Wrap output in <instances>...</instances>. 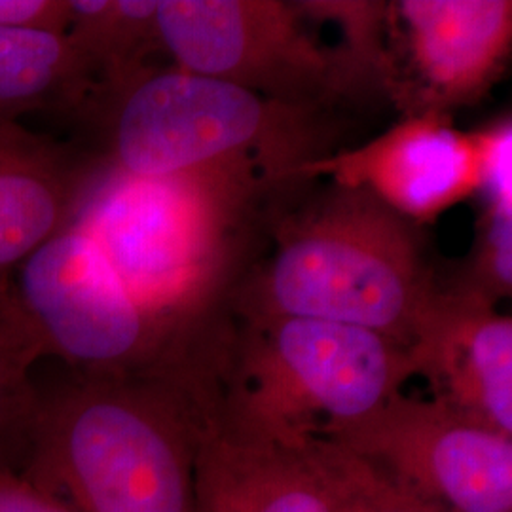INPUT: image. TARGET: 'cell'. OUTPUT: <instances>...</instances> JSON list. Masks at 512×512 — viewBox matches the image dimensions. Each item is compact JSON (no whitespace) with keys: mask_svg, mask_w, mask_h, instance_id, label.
<instances>
[{"mask_svg":"<svg viewBox=\"0 0 512 512\" xmlns=\"http://www.w3.org/2000/svg\"><path fill=\"white\" fill-rule=\"evenodd\" d=\"M71 21V0H0V27L65 35Z\"/></svg>","mask_w":512,"mask_h":512,"instance_id":"ffe728a7","label":"cell"},{"mask_svg":"<svg viewBox=\"0 0 512 512\" xmlns=\"http://www.w3.org/2000/svg\"><path fill=\"white\" fill-rule=\"evenodd\" d=\"M414 376L408 348L378 332L239 315L226 321L217 412L245 433L296 444L365 418Z\"/></svg>","mask_w":512,"mask_h":512,"instance_id":"5b68a950","label":"cell"},{"mask_svg":"<svg viewBox=\"0 0 512 512\" xmlns=\"http://www.w3.org/2000/svg\"><path fill=\"white\" fill-rule=\"evenodd\" d=\"M274 236L232 298L238 315L319 319L412 344L440 289L420 226L366 190L332 184Z\"/></svg>","mask_w":512,"mask_h":512,"instance_id":"3957f363","label":"cell"},{"mask_svg":"<svg viewBox=\"0 0 512 512\" xmlns=\"http://www.w3.org/2000/svg\"><path fill=\"white\" fill-rule=\"evenodd\" d=\"M156 29L177 69L275 101L327 109L355 92L340 52L311 37L298 2L158 0Z\"/></svg>","mask_w":512,"mask_h":512,"instance_id":"52a82bcc","label":"cell"},{"mask_svg":"<svg viewBox=\"0 0 512 512\" xmlns=\"http://www.w3.org/2000/svg\"><path fill=\"white\" fill-rule=\"evenodd\" d=\"M198 512H338L315 437L281 442L226 423L217 406L196 461Z\"/></svg>","mask_w":512,"mask_h":512,"instance_id":"7c38bea8","label":"cell"},{"mask_svg":"<svg viewBox=\"0 0 512 512\" xmlns=\"http://www.w3.org/2000/svg\"><path fill=\"white\" fill-rule=\"evenodd\" d=\"M0 283V338L33 365L55 357L82 376L173 374L209 344L183 342L137 306L92 239L67 226Z\"/></svg>","mask_w":512,"mask_h":512,"instance_id":"8992f818","label":"cell"},{"mask_svg":"<svg viewBox=\"0 0 512 512\" xmlns=\"http://www.w3.org/2000/svg\"><path fill=\"white\" fill-rule=\"evenodd\" d=\"M389 23L403 35L406 76L391 93L408 114L475 105L505 73L511 0H401Z\"/></svg>","mask_w":512,"mask_h":512,"instance_id":"30bf717a","label":"cell"},{"mask_svg":"<svg viewBox=\"0 0 512 512\" xmlns=\"http://www.w3.org/2000/svg\"><path fill=\"white\" fill-rule=\"evenodd\" d=\"M370 461L446 512H512V437L439 399L399 393L319 435Z\"/></svg>","mask_w":512,"mask_h":512,"instance_id":"ba28073f","label":"cell"},{"mask_svg":"<svg viewBox=\"0 0 512 512\" xmlns=\"http://www.w3.org/2000/svg\"><path fill=\"white\" fill-rule=\"evenodd\" d=\"M315 175L366 190L421 228L480 194L478 129L461 131L442 112L406 114L365 145L310 165L304 177Z\"/></svg>","mask_w":512,"mask_h":512,"instance_id":"9c48e42d","label":"cell"},{"mask_svg":"<svg viewBox=\"0 0 512 512\" xmlns=\"http://www.w3.org/2000/svg\"><path fill=\"white\" fill-rule=\"evenodd\" d=\"M338 512H446L370 461L332 440L315 437Z\"/></svg>","mask_w":512,"mask_h":512,"instance_id":"2e32d148","label":"cell"},{"mask_svg":"<svg viewBox=\"0 0 512 512\" xmlns=\"http://www.w3.org/2000/svg\"><path fill=\"white\" fill-rule=\"evenodd\" d=\"M327 109L275 101L183 69H152L93 101L103 164L133 177H173L217 164L256 167L268 183L306 179L330 156Z\"/></svg>","mask_w":512,"mask_h":512,"instance_id":"277c9868","label":"cell"},{"mask_svg":"<svg viewBox=\"0 0 512 512\" xmlns=\"http://www.w3.org/2000/svg\"><path fill=\"white\" fill-rule=\"evenodd\" d=\"M99 164L0 120V283L74 219Z\"/></svg>","mask_w":512,"mask_h":512,"instance_id":"4fadbf2b","label":"cell"},{"mask_svg":"<svg viewBox=\"0 0 512 512\" xmlns=\"http://www.w3.org/2000/svg\"><path fill=\"white\" fill-rule=\"evenodd\" d=\"M217 399L207 372L73 374L38 391L21 475L74 512H198L196 461Z\"/></svg>","mask_w":512,"mask_h":512,"instance_id":"6da1fadb","label":"cell"},{"mask_svg":"<svg viewBox=\"0 0 512 512\" xmlns=\"http://www.w3.org/2000/svg\"><path fill=\"white\" fill-rule=\"evenodd\" d=\"M482 148L480 194L486 207L512 213V122L501 118L488 128L478 129Z\"/></svg>","mask_w":512,"mask_h":512,"instance_id":"d6986e66","label":"cell"},{"mask_svg":"<svg viewBox=\"0 0 512 512\" xmlns=\"http://www.w3.org/2000/svg\"><path fill=\"white\" fill-rule=\"evenodd\" d=\"M31 366L0 338V465L19 473L27 459L38 410Z\"/></svg>","mask_w":512,"mask_h":512,"instance_id":"e0dca14e","label":"cell"},{"mask_svg":"<svg viewBox=\"0 0 512 512\" xmlns=\"http://www.w3.org/2000/svg\"><path fill=\"white\" fill-rule=\"evenodd\" d=\"M433 397L512 437V319L497 304L442 287L408 346Z\"/></svg>","mask_w":512,"mask_h":512,"instance_id":"8fae6325","label":"cell"},{"mask_svg":"<svg viewBox=\"0 0 512 512\" xmlns=\"http://www.w3.org/2000/svg\"><path fill=\"white\" fill-rule=\"evenodd\" d=\"M0 512H74L16 469L0 465Z\"/></svg>","mask_w":512,"mask_h":512,"instance_id":"44dd1931","label":"cell"},{"mask_svg":"<svg viewBox=\"0 0 512 512\" xmlns=\"http://www.w3.org/2000/svg\"><path fill=\"white\" fill-rule=\"evenodd\" d=\"M452 287L497 304L512 293V213L484 209L478 226L475 255Z\"/></svg>","mask_w":512,"mask_h":512,"instance_id":"ac0fdd59","label":"cell"},{"mask_svg":"<svg viewBox=\"0 0 512 512\" xmlns=\"http://www.w3.org/2000/svg\"><path fill=\"white\" fill-rule=\"evenodd\" d=\"M270 188L243 162L173 177H133L101 162L71 226L158 327L196 344L222 323L217 311L232 291L247 220Z\"/></svg>","mask_w":512,"mask_h":512,"instance_id":"7a4b0ae2","label":"cell"},{"mask_svg":"<svg viewBox=\"0 0 512 512\" xmlns=\"http://www.w3.org/2000/svg\"><path fill=\"white\" fill-rule=\"evenodd\" d=\"M156 14L158 0H71L65 37L92 76V103L147 69L145 57L160 46Z\"/></svg>","mask_w":512,"mask_h":512,"instance_id":"9a60e30c","label":"cell"},{"mask_svg":"<svg viewBox=\"0 0 512 512\" xmlns=\"http://www.w3.org/2000/svg\"><path fill=\"white\" fill-rule=\"evenodd\" d=\"M95 84L65 35L0 27V120L25 112L84 114Z\"/></svg>","mask_w":512,"mask_h":512,"instance_id":"5bb4252c","label":"cell"}]
</instances>
